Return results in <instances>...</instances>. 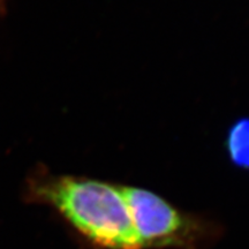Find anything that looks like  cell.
Listing matches in <instances>:
<instances>
[{"label":"cell","mask_w":249,"mask_h":249,"mask_svg":"<svg viewBox=\"0 0 249 249\" xmlns=\"http://www.w3.org/2000/svg\"><path fill=\"white\" fill-rule=\"evenodd\" d=\"M26 187L28 201L52 208L95 247L141 249L119 185L43 167L31 174Z\"/></svg>","instance_id":"cell-1"},{"label":"cell","mask_w":249,"mask_h":249,"mask_svg":"<svg viewBox=\"0 0 249 249\" xmlns=\"http://www.w3.org/2000/svg\"><path fill=\"white\" fill-rule=\"evenodd\" d=\"M120 187L141 249H200L218 233L213 222L179 210L154 192Z\"/></svg>","instance_id":"cell-2"},{"label":"cell","mask_w":249,"mask_h":249,"mask_svg":"<svg viewBox=\"0 0 249 249\" xmlns=\"http://www.w3.org/2000/svg\"><path fill=\"white\" fill-rule=\"evenodd\" d=\"M226 149L235 166L249 171V118L232 124L227 133Z\"/></svg>","instance_id":"cell-3"},{"label":"cell","mask_w":249,"mask_h":249,"mask_svg":"<svg viewBox=\"0 0 249 249\" xmlns=\"http://www.w3.org/2000/svg\"><path fill=\"white\" fill-rule=\"evenodd\" d=\"M6 1L7 0H0V14H2L6 11Z\"/></svg>","instance_id":"cell-4"}]
</instances>
